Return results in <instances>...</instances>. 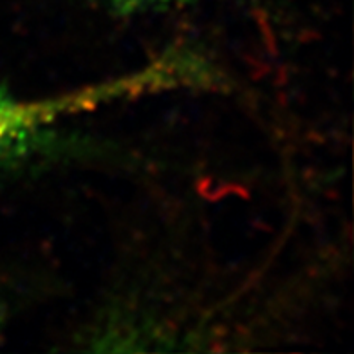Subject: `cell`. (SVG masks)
<instances>
[{
  "mask_svg": "<svg viewBox=\"0 0 354 354\" xmlns=\"http://www.w3.org/2000/svg\"><path fill=\"white\" fill-rule=\"evenodd\" d=\"M210 71L188 53H168L138 69L53 96H22L0 85V168L37 149L64 123L131 100L208 84Z\"/></svg>",
  "mask_w": 354,
  "mask_h": 354,
  "instance_id": "6da1fadb",
  "label": "cell"
},
{
  "mask_svg": "<svg viewBox=\"0 0 354 354\" xmlns=\"http://www.w3.org/2000/svg\"><path fill=\"white\" fill-rule=\"evenodd\" d=\"M127 2H167V0H127Z\"/></svg>",
  "mask_w": 354,
  "mask_h": 354,
  "instance_id": "7a4b0ae2",
  "label": "cell"
}]
</instances>
